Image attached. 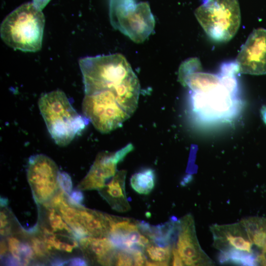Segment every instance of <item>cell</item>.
Returning <instances> with one entry per match:
<instances>
[{
  "label": "cell",
  "mask_w": 266,
  "mask_h": 266,
  "mask_svg": "<svg viewBox=\"0 0 266 266\" xmlns=\"http://www.w3.org/2000/svg\"><path fill=\"white\" fill-rule=\"evenodd\" d=\"M131 253L133 257L134 266L145 265L147 260L143 251L136 250L133 251Z\"/></svg>",
  "instance_id": "4316f807"
},
{
  "label": "cell",
  "mask_w": 266,
  "mask_h": 266,
  "mask_svg": "<svg viewBox=\"0 0 266 266\" xmlns=\"http://www.w3.org/2000/svg\"><path fill=\"white\" fill-rule=\"evenodd\" d=\"M38 104L51 136L59 146L69 144L89 123L85 116L76 112L61 90L43 95Z\"/></svg>",
  "instance_id": "7a4b0ae2"
},
{
  "label": "cell",
  "mask_w": 266,
  "mask_h": 266,
  "mask_svg": "<svg viewBox=\"0 0 266 266\" xmlns=\"http://www.w3.org/2000/svg\"><path fill=\"white\" fill-rule=\"evenodd\" d=\"M127 171H117L111 181L99 190L101 196L116 211L124 212L129 211L131 206L125 191V179Z\"/></svg>",
  "instance_id": "5bb4252c"
},
{
  "label": "cell",
  "mask_w": 266,
  "mask_h": 266,
  "mask_svg": "<svg viewBox=\"0 0 266 266\" xmlns=\"http://www.w3.org/2000/svg\"><path fill=\"white\" fill-rule=\"evenodd\" d=\"M45 25L41 10L33 3L19 6L3 20L0 37L8 46L24 52L40 50Z\"/></svg>",
  "instance_id": "3957f363"
},
{
  "label": "cell",
  "mask_w": 266,
  "mask_h": 266,
  "mask_svg": "<svg viewBox=\"0 0 266 266\" xmlns=\"http://www.w3.org/2000/svg\"><path fill=\"white\" fill-rule=\"evenodd\" d=\"M0 234L2 235H6L10 232L9 220L6 212L4 210L0 211Z\"/></svg>",
  "instance_id": "484cf974"
},
{
  "label": "cell",
  "mask_w": 266,
  "mask_h": 266,
  "mask_svg": "<svg viewBox=\"0 0 266 266\" xmlns=\"http://www.w3.org/2000/svg\"><path fill=\"white\" fill-rule=\"evenodd\" d=\"M48 217L49 225L54 231H64L72 234L70 227L66 224L61 214L57 212L54 208H49Z\"/></svg>",
  "instance_id": "ffe728a7"
},
{
  "label": "cell",
  "mask_w": 266,
  "mask_h": 266,
  "mask_svg": "<svg viewBox=\"0 0 266 266\" xmlns=\"http://www.w3.org/2000/svg\"><path fill=\"white\" fill-rule=\"evenodd\" d=\"M85 95L109 90L114 92L121 103L133 114L140 93L138 79L126 58L116 53L80 59Z\"/></svg>",
  "instance_id": "6da1fadb"
},
{
  "label": "cell",
  "mask_w": 266,
  "mask_h": 266,
  "mask_svg": "<svg viewBox=\"0 0 266 266\" xmlns=\"http://www.w3.org/2000/svg\"><path fill=\"white\" fill-rule=\"evenodd\" d=\"M7 201L6 200V199L1 198L0 204L1 206L6 205Z\"/></svg>",
  "instance_id": "1f68e13d"
},
{
  "label": "cell",
  "mask_w": 266,
  "mask_h": 266,
  "mask_svg": "<svg viewBox=\"0 0 266 266\" xmlns=\"http://www.w3.org/2000/svg\"><path fill=\"white\" fill-rule=\"evenodd\" d=\"M155 179L153 169H144L133 175L130 180L131 185L137 193L148 195L155 187Z\"/></svg>",
  "instance_id": "e0dca14e"
},
{
  "label": "cell",
  "mask_w": 266,
  "mask_h": 266,
  "mask_svg": "<svg viewBox=\"0 0 266 266\" xmlns=\"http://www.w3.org/2000/svg\"><path fill=\"white\" fill-rule=\"evenodd\" d=\"M109 17L112 26L133 41L144 42L152 33L155 21L147 2L134 0H110Z\"/></svg>",
  "instance_id": "5b68a950"
},
{
  "label": "cell",
  "mask_w": 266,
  "mask_h": 266,
  "mask_svg": "<svg viewBox=\"0 0 266 266\" xmlns=\"http://www.w3.org/2000/svg\"><path fill=\"white\" fill-rule=\"evenodd\" d=\"M31 247L36 256L39 258H45L49 254V250L43 237H33L31 239Z\"/></svg>",
  "instance_id": "44dd1931"
},
{
  "label": "cell",
  "mask_w": 266,
  "mask_h": 266,
  "mask_svg": "<svg viewBox=\"0 0 266 266\" xmlns=\"http://www.w3.org/2000/svg\"><path fill=\"white\" fill-rule=\"evenodd\" d=\"M115 264L116 266L134 265L132 254L128 251L120 249L115 255Z\"/></svg>",
  "instance_id": "7402d4cb"
},
{
  "label": "cell",
  "mask_w": 266,
  "mask_h": 266,
  "mask_svg": "<svg viewBox=\"0 0 266 266\" xmlns=\"http://www.w3.org/2000/svg\"><path fill=\"white\" fill-rule=\"evenodd\" d=\"M200 67L197 58H190L184 62L179 69L178 78L181 84L188 86L194 93L206 92L221 84V79L218 76L199 71Z\"/></svg>",
  "instance_id": "7c38bea8"
},
{
  "label": "cell",
  "mask_w": 266,
  "mask_h": 266,
  "mask_svg": "<svg viewBox=\"0 0 266 266\" xmlns=\"http://www.w3.org/2000/svg\"><path fill=\"white\" fill-rule=\"evenodd\" d=\"M67 196L68 201L71 205L77 207H82L84 196L80 190L73 191L70 195Z\"/></svg>",
  "instance_id": "d4e9b609"
},
{
  "label": "cell",
  "mask_w": 266,
  "mask_h": 266,
  "mask_svg": "<svg viewBox=\"0 0 266 266\" xmlns=\"http://www.w3.org/2000/svg\"><path fill=\"white\" fill-rule=\"evenodd\" d=\"M21 242L16 237H11L8 238V245L12 257L16 259L22 265V259L20 251Z\"/></svg>",
  "instance_id": "cb8c5ba5"
},
{
  "label": "cell",
  "mask_w": 266,
  "mask_h": 266,
  "mask_svg": "<svg viewBox=\"0 0 266 266\" xmlns=\"http://www.w3.org/2000/svg\"><path fill=\"white\" fill-rule=\"evenodd\" d=\"M7 246L4 241H2L0 242V256H2L5 255L7 251Z\"/></svg>",
  "instance_id": "4dcf8cb0"
},
{
  "label": "cell",
  "mask_w": 266,
  "mask_h": 266,
  "mask_svg": "<svg viewBox=\"0 0 266 266\" xmlns=\"http://www.w3.org/2000/svg\"><path fill=\"white\" fill-rule=\"evenodd\" d=\"M237 71L252 75L266 74V29L250 33L236 59Z\"/></svg>",
  "instance_id": "ba28073f"
},
{
  "label": "cell",
  "mask_w": 266,
  "mask_h": 266,
  "mask_svg": "<svg viewBox=\"0 0 266 266\" xmlns=\"http://www.w3.org/2000/svg\"><path fill=\"white\" fill-rule=\"evenodd\" d=\"M70 266H86V261L80 258H74L69 261L68 262Z\"/></svg>",
  "instance_id": "f1b7e54d"
},
{
  "label": "cell",
  "mask_w": 266,
  "mask_h": 266,
  "mask_svg": "<svg viewBox=\"0 0 266 266\" xmlns=\"http://www.w3.org/2000/svg\"><path fill=\"white\" fill-rule=\"evenodd\" d=\"M215 247L220 251L230 248L253 253V243L239 222L229 225L212 226L210 228Z\"/></svg>",
  "instance_id": "8fae6325"
},
{
  "label": "cell",
  "mask_w": 266,
  "mask_h": 266,
  "mask_svg": "<svg viewBox=\"0 0 266 266\" xmlns=\"http://www.w3.org/2000/svg\"><path fill=\"white\" fill-rule=\"evenodd\" d=\"M60 188L68 196L71 193L72 183L70 176L66 172L60 171L58 176Z\"/></svg>",
  "instance_id": "603a6c76"
},
{
  "label": "cell",
  "mask_w": 266,
  "mask_h": 266,
  "mask_svg": "<svg viewBox=\"0 0 266 266\" xmlns=\"http://www.w3.org/2000/svg\"><path fill=\"white\" fill-rule=\"evenodd\" d=\"M195 15L206 34L216 41L230 40L240 26L237 0H204Z\"/></svg>",
  "instance_id": "277c9868"
},
{
  "label": "cell",
  "mask_w": 266,
  "mask_h": 266,
  "mask_svg": "<svg viewBox=\"0 0 266 266\" xmlns=\"http://www.w3.org/2000/svg\"><path fill=\"white\" fill-rule=\"evenodd\" d=\"M79 222L84 227L90 235L101 237L108 236V228L105 213L78 207Z\"/></svg>",
  "instance_id": "9a60e30c"
},
{
  "label": "cell",
  "mask_w": 266,
  "mask_h": 266,
  "mask_svg": "<svg viewBox=\"0 0 266 266\" xmlns=\"http://www.w3.org/2000/svg\"><path fill=\"white\" fill-rule=\"evenodd\" d=\"M240 223L253 244L262 250H266V219L250 217L243 219Z\"/></svg>",
  "instance_id": "2e32d148"
},
{
  "label": "cell",
  "mask_w": 266,
  "mask_h": 266,
  "mask_svg": "<svg viewBox=\"0 0 266 266\" xmlns=\"http://www.w3.org/2000/svg\"><path fill=\"white\" fill-rule=\"evenodd\" d=\"M60 171L55 163L48 156L38 154L31 157L27 168V178L35 200L45 203L60 187Z\"/></svg>",
  "instance_id": "52a82bcc"
},
{
  "label": "cell",
  "mask_w": 266,
  "mask_h": 266,
  "mask_svg": "<svg viewBox=\"0 0 266 266\" xmlns=\"http://www.w3.org/2000/svg\"><path fill=\"white\" fill-rule=\"evenodd\" d=\"M171 259L172 266H184V263L180 256L175 245L172 248Z\"/></svg>",
  "instance_id": "83f0119b"
},
{
  "label": "cell",
  "mask_w": 266,
  "mask_h": 266,
  "mask_svg": "<svg viewBox=\"0 0 266 266\" xmlns=\"http://www.w3.org/2000/svg\"><path fill=\"white\" fill-rule=\"evenodd\" d=\"M84 115L101 133L120 127L132 115L112 91L85 95L82 102Z\"/></svg>",
  "instance_id": "8992f818"
},
{
  "label": "cell",
  "mask_w": 266,
  "mask_h": 266,
  "mask_svg": "<svg viewBox=\"0 0 266 266\" xmlns=\"http://www.w3.org/2000/svg\"><path fill=\"white\" fill-rule=\"evenodd\" d=\"M256 257L253 253L230 248L220 251L219 261L222 264L232 263L243 266H255L258 264Z\"/></svg>",
  "instance_id": "d6986e66"
},
{
  "label": "cell",
  "mask_w": 266,
  "mask_h": 266,
  "mask_svg": "<svg viewBox=\"0 0 266 266\" xmlns=\"http://www.w3.org/2000/svg\"><path fill=\"white\" fill-rule=\"evenodd\" d=\"M133 149V146L130 144L116 152L99 153L88 173L78 185V189L99 190L103 188L106 181L116 173L118 163L122 161Z\"/></svg>",
  "instance_id": "9c48e42d"
},
{
  "label": "cell",
  "mask_w": 266,
  "mask_h": 266,
  "mask_svg": "<svg viewBox=\"0 0 266 266\" xmlns=\"http://www.w3.org/2000/svg\"><path fill=\"white\" fill-rule=\"evenodd\" d=\"M33 4L40 10L43 9L50 0H33Z\"/></svg>",
  "instance_id": "f546056e"
},
{
  "label": "cell",
  "mask_w": 266,
  "mask_h": 266,
  "mask_svg": "<svg viewBox=\"0 0 266 266\" xmlns=\"http://www.w3.org/2000/svg\"><path fill=\"white\" fill-rule=\"evenodd\" d=\"M80 245L87 255L98 264L105 266L115 264L117 248L108 237L86 236L80 239Z\"/></svg>",
  "instance_id": "4fadbf2b"
},
{
  "label": "cell",
  "mask_w": 266,
  "mask_h": 266,
  "mask_svg": "<svg viewBox=\"0 0 266 266\" xmlns=\"http://www.w3.org/2000/svg\"><path fill=\"white\" fill-rule=\"evenodd\" d=\"M176 248L185 266H209L212 262L197 239L193 217L188 214L178 221Z\"/></svg>",
  "instance_id": "30bf717a"
},
{
  "label": "cell",
  "mask_w": 266,
  "mask_h": 266,
  "mask_svg": "<svg viewBox=\"0 0 266 266\" xmlns=\"http://www.w3.org/2000/svg\"><path fill=\"white\" fill-rule=\"evenodd\" d=\"M145 254L149 261L145 266H167L171 258V245L161 246L150 243L145 248Z\"/></svg>",
  "instance_id": "ac0fdd59"
}]
</instances>
